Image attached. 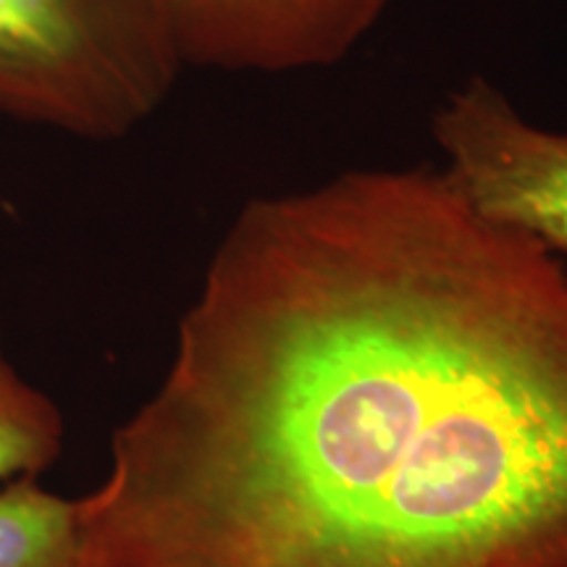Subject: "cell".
<instances>
[{
	"label": "cell",
	"instance_id": "cell-3",
	"mask_svg": "<svg viewBox=\"0 0 567 567\" xmlns=\"http://www.w3.org/2000/svg\"><path fill=\"white\" fill-rule=\"evenodd\" d=\"M444 179L481 218L567 252V134L538 130L473 76L434 116Z\"/></svg>",
	"mask_w": 567,
	"mask_h": 567
},
{
	"label": "cell",
	"instance_id": "cell-6",
	"mask_svg": "<svg viewBox=\"0 0 567 567\" xmlns=\"http://www.w3.org/2000/svg\"><path fill=\"white\" fill-rule=\"evenodd\" d=\"M63 446V415L9 360L0 329V486L38 478Z\"/></svg>",
	"mask_w": 567,
	"mask_h": 567
},
{
	"label": "cell",
	"instance_id": "cell-1",
	"mask_svg": "<svg viewBox=\"0 0 567 567\" xmlns=\"http://www.w3.org/2000/svg\"><path fill=\"white\" fill-rule=\"evenodd\" d=\"M84 567H567V274L444 174L237 213Z\"/></svg>",
	"mask_w": 567,
	"mask_h": 567
},
{
	"label": "cell",
	"instance_id": "cell-2",
	"mask_svg": "<svg viewBox=\"0 0 567 567\" xmlns=\"http://www.w3.org/2000/svg\"><path fill=\"white\" fill-rule=\"evenodd\" d=\"M184 69L168 0H0V113L122 140Z\"/></svg>",
	"mask_w": 567,
	"mask_h": 567
},
{
	"label": "cell",
	"instance_id": "cell-4",
	"mask_svg": "<svg viewBox=\"0 0 567 567\" xmlns=\"http://www.w3.org/2000/svg\"><path fill=\"white\" fill-rule=\"evenodd\" d=\"M392 0H168L184 66L224 71L321 69L373 30Z\"/></svg>",
	"mask_w": 567,
	"mask_h": 567
},
{
	"label": "cell",
	"instance_id": "cell-5",
	"mask_svg": "<svg viewBox=\"0 0 567 567\" xmlns=\"http://www.w3.org/2000/svg\"><path fill=\"white\" fill-rule=\"evenodd\" d=\"M0 567H84L80 499L19 478L0 488Z\"/></svg>",
	"mask_w": 567,
	"mask_h": 567
}]
</instances>
